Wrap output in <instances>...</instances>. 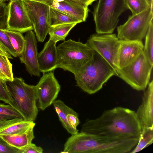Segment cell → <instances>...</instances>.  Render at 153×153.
<instances>
[{
  "label": "cell",
  "mask_w": 153,
  "mask_h": 153,
  "mask_svg": "<svg viewBox=\"0 0 153 153\" xmlns=\"http://www.w3.org/2000/svg\"><path fill=\"white\" fill-rule=\"evenodd\" d=\"M142 131L136 111L120 106L105 110L95 119L86 120L81 131L103 136L138 138Z\"/></svg>",
  "instance_id": "6da1fadb"
},
{
  "label": "cell",
  "mask_w": 153,
  "mask_h": 153,
  "mask_svg": "<svg viewBox=\"0 0 153 153\" xmlns=\"http://www.w3.org/2000/svg\"><path fill=\"white\" fill-rule=\"evenodd\" d=\"M139 138L78 132L68 139L64 147L68 153H130L137 145Z\"/></svg>",
  "instance_id": "7a4b0ae2"
},
{
  "label": "cell",
  "mask_w": 153,
  "mask_h": 153,
  "mask_svg": "<svg viewBox=\"0 0 153 153\" xmlns=\"http://www.w3.org/2000/svg\"><path fill=\"white\" fill-rule=\"evenodd\" d=\"M74 75L77 85L90 94L99 91L112 76H116L111 66L95 51L92 58Z\"/></svg>",
  "instance_id": "3957f363"
},
{
  "label": "cell",
  "mask_w": 153,
  "mask_h": 153,
  "mask_svg": "<svg viewBox=\"0 0 153 153\" xmlns=\"http://www.w3.org/2000/svg\"><path fill=\"white\" fill-rule=\"evenodd\" d=\"M6 83L12 106L20 113L24 120L34 122L38 113L35 85H28L22 78L16 77Z\"/></svg>",
  "instance_id": "277c9868"
},
{
  "label": "cell",
  "mask_w": 153,
  "mask_h": 153,
  "mask_svg": "<svg viewBox=\"0 0 153 153\" xmlns=\"http://www.w3.org/2000/svg\"><path fill=\"white\" fill-rule=\"evenodd\" d=\"M56 47L57 68L74 74L92 58L94 53V51L86 43L71 39L64 41Z\"/></svg>",
  "instance_id": "5b68a950"
},
{
  "label": "cell",
  "mask_w": 153,
  "mask_h": 153,
  "mask_svg": "<svg viewBox=\"0 0 153 153\" xmlns=\"http://www.w3.org/2000/svg\"><path fill=\"white\" fill-rule=\"evenodd\" d=\"M128 9L125 0H99L93 13L96 33H112L119 17Z\"/></svg>",
  "instance_id": "8992f818"
},
{
  "label": "cell",
  "mask_w": 153,
  "mask_h": 153,
  "mask_svg": "<svg viewBox=\"0 0 153 153\" xmlns=\"http://www.w3.org/2000/svg\"><path fill=\"white\" fill-rule=\"evenodd\" d=\"M153 66L143 52L130 64L119 69L117 76L133 89L143 90L149 82Z\"/></svg>",
  "instance_id": "52a82bcc"
},
{
  "label": "cell",
  "mask_w": 153,
  "mask_h": 153,
  "mask_svg": "<svg viewBox=\"0 0 153 153\" xmlns=\"http://www.w3.org/2000/svg\"><path fill=\"white\" fill-rule=\"evenodd\" d=\"M153 19V9L150 7L138 14L130 16L124 24L117 27V37L121 40L142 41Z\"/></svg>",
  "instance_id": "ba28073f"
},
{
  "label": "cell",
  "mask_w": 153,
  "mask_h": 153,
  "mask_svg": "<svg viewBox=\"0 0 153 153\" xmlns=\"http://www.w3.org/2000/svg\"><path fill=\"white\" fill-rule=\"evenodd\" d=\"M86 43L109 63L117 76V59L120 39L116 34L94 33L90 36Z\"/></svg>",
  "instance_id": "9c48e42d"
},
{
  "label": "cell",
  "mask_w": 153,
  "mask_h": 153,
  "mask_svg": "<svg viewBox=\"0 0 153 153\" xmlns=\"http://www.w3.org/2000/svg\"><path fill=\"white\" fill-rule=\"evenodd\" d=\"M31 21L36 37L43 42L50 27L49 6L39 2L22 0Z\"/></svg>",
  "instance_id": "30bf717a"
},
{
  "label": "cell",
  "mask_w": 153,
  "mask_h": 153,
  "mask_svg": "<svg viewBox=\"0 0 153 153\" xmlns=\"http://www.w3.org/2000/svg\"><path fill=\"white\" fill-rule=\"evenodd\" d=\"M35 86L36 105L42 111L53 104L60 90V86L52 71L43 73Z\"/></svg>",
  "instance_id": "8fae6325"
},
{
  "label": "cell",
  "mask_w": 153,
  "mask_h": 153,
  "mask_svg": "<svg viewBox=\"0 0 153 153\" xmlns=\"http://www.w3.org/2000/svg\"><path fill=\"white\" fill-rule=\"evenodd\" d=\"M6 29L22 33L33 30L31 21L22 0H10L8 4Z\"/></svg>",
  "instance_id": "7c38bea8"
},
{
  "label": "cell",
  "mask_w": 153,
  "mask_h": 153,
  "mask_svg": "<svg viewBox=\"0 0 153 153\" xmlns=\"http://www.w3.org/2000/svg\"><path fill=\"white\" fill-rule=\"evenodd\" d=\"M24 37L25 45L23 51L19 56L20 61L25 64L30 74L39 77L41 72L38 63V53L35 33L33 30L28 31L26 32Z\"/></svg>",
  "instance_id": "4fadbf2b"
},
{
  "label": "cell",
  "mask_w": 153,
  "mask_h": 153,
  "mask_svg": "<svg viewBox=\"0 0 153 153\" xmlns=\"http://www.w3.org/2000/svg\"><path fill=\"white\" fill-rule=\"evenodd\" d=\"M143 47L142 41L120 39L117 59L118 69L125 67L134 61L143 52Z\"/></svg>",
  "instance_id": "5bb4252c"
},
{
  "label": "cell",
  "mask_w": 153,
  "mask_h": 153,
  "mask_svg": "<svg viewBox=\"0 0 153 153\" xmlns=\"http://www.w3.org/2000/svg\"><path fill=\"white\" fill-rule=\"evenodd\" d=\"M144 91L141 104L136 112L142 129L153 128V80L149 82Z\"/></svg>",
  "instance_id": "9a60e30c"
},
{
  "label": "cell",
  "mask_w": 153,
  "mask_h": 153,
  "mask_svg": "<svg viewBox=\"0 0 153 153\" xmlns=\"http://www.w3.org/2000/svg\"><path fill=\"white\" fill-rule=\"evenodd\" d=\"M56 44L49 39L38 53V61L41 72L47 73L57 68L58 54Z\"/></svg>",
  "instance_id": "2e32d148"
},
{
  "label": "cell",
  "mask_w": 153,
  "mask_h": 153,
  "mask_svg": "<svg viewBox=\"0 0 153 153\" xmlns=\"http://www.w3.org/2000/svg\"><path fill=\"white\" fill-rule=\"evenodd\" d=\"M63 7L64 13L81 22H85L88 17V6L71 0H63L58 2Z\"/></svg>",
  "instance_id": "e0dca14e"
},
{
  "label": "cell",
  "mask_w": 153,
  "mask_h": 153,
  "mask_svg": "<svg viewBox=\"0 0 153 153\" xmlns=\"http://www.w3.org/2000/svg\"><path fill=\"white\" fill-rule=\"evenodd\" d=\"M33 128L21 134L0 135V136L11 146L21 150L31 143L35 138Z\"/></svg>",
  "instance_id": "ac0fdd59"
},
{
  "label": "cell",
  "mask_w": 153,
  "mask_h": 153,
  "mask_svg": "<svg viewBox=\"0 0 153 153\" xmlns=\"http://www.w3.org/2000/svg\"><path fill=\"white\" fill-rule=\"evenodd\" d=\"M53 104L59 120L64 128L72 135L77 133L78 130L74 129L70 125L68 121L67 117V115L70 113H78L60 100H55Z\"/></svg>",
  "instance_id": "d6986e66"
},
{
  "label": "cell",
  "mask_w": 153,
  "mask_h": 153,
  "mask_svg": "<svg viewBox=\"0 0 153 153\" xmlns=\"http://www.w3.org/2000/svg\"><path fill=\"white\" fill-rule=\"evenodd\" d=\"M77 24L70 23L50 26L48 32L49 39L56 43L65 40L70 30Z\"/></svg>",
  "instance_id": "ffe728a7"
},
{
  "label": "cell",
  "mask_w": 153,
  "mask_h": 153,
  "mask_svg": "<svg viewBox=\"0 0 153 153\" xmlns=\"http://www.w3.org/2000/svg\"><path fill=\"white\" fill-rule=\"evenodd\" d=\"M35 123L33 121L24 120L15 123L0 131V135H14L24 133L32 127Z\"/></svg>",
  "instance_id": "44dd1931"
},
{
  "label": "cell",
  "mask_w": 153,
  "mask_h": 153,
  "mask_svg": "<svg viewBox=\"0 0 153 153\" xmlns=\"http://www.w3.org/2000/svg\"><path fill=\"white\" fill-rule=\"evenodd\" d=\"M49 22L50 26L70 23L81 22L71 16L58 11L49 6Z\"/></svg>",
  "instance_id": "7402d4cb"
},
{
  "label": "cell",
  "mask_w": 153,
  "mask_h": 153,
  "mask_svg": "<svg viewBox=\"0 0 153 153\" xmlns=\"http://www.w3.org/2000/svg\"><path fill=\"white\" fill-rule=\"evenodd\" d=\"M8 36L11 44L16 51L17 56L22 54L25 48V39L24 37L19 32L3 29Z\"/></svg>",
  "instance_id": "603a6c76"
},
{
  "label": "cell",
  "mask_w": 153,
  "mask_h": 153,
  "mask_svg": "<svg viewBox=\"0 0 153 153\" xmlns=\"http://www.w3.org/2000/svg\"><path fill=\"white\" fill-rule=\"evenodd\" d=\"M153 142V128H144L142 129L137 145L130 153H134L139 152L151 144Z\"/></svg>",
  "instance_id": "cb8c5ba5"
},
{
  "label": "cell",
  "mask_w": 153,
  "mask_h": 153,
  "mask_svg": "<svg viewBox=\"0 0 153 153\" xmlns=\"http://www.w3.org/2000/svg\"><path fill=\"white\" fill-rule=\"evenodd\" d=\"M145 38L143 52L150 63L153 65V19L151 22Z\"/></svg>",
  "instance_id": "d4e9b609"
},
{
  "label": "cell",
  "mask_w": 153,
  "mask_h": 153,
  "mask_svg": "<svg viewBox=\"0 0 153 153\" xmlns=\"http://www.w3.org/2000/svg\"><path fill=\"white\" fill-rule=\"evenodd\" d=\"M0 73L6 81L13 78L12 65L6 56L0 54Z\"/></svg>",
  "instance_id": "484cf974"
},
{
  "label": "cell",
  "mask_w": 153,
  "mask_h": 153,
  "mask_svg": "<svg viewBox=\"0 0 153 153\" xmlns=\"http://www.w3.org/2000/svg\"><path fill=\"white\" fill-rule=\"evenodd\" d=\"M132 15L138 14L150 7L147 0H125Z\"/></svg>",
  "instance_id": "4316f807"
},
{
  "label": "cell",
  "mask_w": 153,
  "mask_h": 153,
  "mask_svg": "<svg viewBox=\"0 0 153 153\" xmlns=\"http://www.w3.org/2000/svg\"><path fill=\"white\" fill-rule=\"evenodd\" d=\"M0 44L11 56L17 57L8 36L2 29H0Z\"/></svg>",
  "instance_id": "83f0119b"
},
{
  "label": "cell",
  "mask_w": 153,
  "mask_h": 153,
  "mask_svg": "<svg viewBox=\"0 0 153 153\" xmlns=\"http://www.w3.org/2000/svg\"><path fill=\"white\" fill-rule=\"evenodd\" d=\"M0 114L9 115L15 118H18L23 119L20 114L16 109L11 105H6L0 103Z\"/></svg>",
  "instance_id": "f1b7e54d"
},
{
  "label": "cell",
  "mask_w": 153,
  "mask_h": 153,
  "mask_svg": "<svg viewBox=\"0 0 153 153\" xmlns=\"http://www.w3.org/2000/svg\"><path fill=\"white\" fill-rule=\"evenodd\" d=\"M6 82L0 80V100L12 105V101Z\"/></svg>",
  "instance_id": "f546056e"
},
{
  "label": "cell",
  "mask_w": 153,
  "mask_h": 153,
  "mask_svg": "<svg viewBox=\"0 0 153 153\" xmlns=\"http://www.w3.org/2000/svg\"><path fill=\"white\" fill-rule=\"evenodd\" d=\"M8 15V4L0 3V29L6 28Z\"/></svg>",
  "instance_id": "4dcf8cb0"
},
{
  "label": "cell",
  "mask_w": 153,
  "mask_h": 153,
  "mask_svg": "<svg viewBox=\"0 0 153 153\" xmlns=\"http://www.w3.org/2000/svg\"><path fill=\"white\" fill-rule=\"evenodd\" d=\"M0 153H21L20 150L13 147L0 136Z\"/></svg>",
  "instance_id": "1f68e13d"
},
{
  "label": "cell",
  "mask_w": 153,
  "mask_h": 153,
  "mask_svg": "<svg viewBox=\"0 0 153 153\" xmlns=\"http://www.w3.org/2000/svg\"><path fill=\"white\" fill-rule=\"evenodd\" d=\"M43 152L41 147L32 143L20 150L21 153H42Z\"/></svg>",
  "instance_id": "d6a6232c"
},
{
  "label": "cell",
  "mask_w": 153,
  "mask_h": 153,
  "mask_svg": "<svg viewBox=\"0 0 153 153\" xmlns=\"http://www.w3.org/2000/svg\"><path fill=\"white\" fill-rule=\"evenodd\" d=\"M78 117V114L73 113L68 114L67 117L68 123L75 130H77L76 127L80 123Z\"/></svg>",
  "instance_id": "836d02e7"
},
{
  "label": "cell",
  "mask_w": 153,
  "mask_h": 153,
  "mask_svg": "<svg viewBox=\"0 0 153 153\" xmlns=\"http://www.w3.org/2000/svg\"><path fill=\"white\" fill-rule=\"evenodd\" d=\"M23 120V119L16 118L0 122V131L15 123Z\"/></svg>",
  "instance_id": "e575fe53"
},
{
  "label": "cell",
  "mask_w": 153,
  "mask_h": 153,
  "mask_svg": "<svg viewBox=\"0 0 153 153\" xmlns=\"http://www.w3.org/2000/svg\"><path fill=\"white\" fill-rule=\"evenodd\" d=\"M77 3L88 6L96 0H71Z\"/></svg>",
  "instance_id": "d590c367"
},
{
  "label": "cell",
  "mask_w": 153,
  "mask_h": 153,
  "mask_svg": "<svg viewBox=\"0 0 153 153\" xmlns=\"http://www.w3.org/2000/svg\"><path fill=\"white\" fill-rule=\"evenodd\" d=\"M0 54L6 56L10 59H12V56L0 44Z\"/></svg>",
  "instance_id": "8d00e7d4"
},
{
  "label": "cell",
  "mask_w": 153,
  "mask_h": 153,
  "mask_svg": "<svg viewBox=\"0 0 153 153\" xmlns=\"http://www.w3.org/2000/svg\"><path fill=\"white\" fill-rule=\"evenodd\" d=\"M31 1H33L40 2L41 3H43L49 5V6H51L53 0H27Z\"/></svg>",
  "instance_id": "74e56055"
},
{
  "label": "cell",
  "mask_w": 153,
  "mask_h": 153,
  "mask_svg": "<svg viewBox=\"0 0 153 153\" xmlns=\"http://www.w3.org/2000/svg\"><path fill=\"white\" fill-rule=\"evenodd\" d=\"M13 118H15L10 116L0 114V122Z\"/></svg>",
  "instance_id": "f35d334b"
},
{
  "label": "cell",
  "mask_w": 153,
  "mask_h": 153,
  "mask_svg": "<svg viewBox=\"0 0 153 153\" xmlns=\"http://www.w3.org/2000/svg\"><path fill=\"white\" fill-rule=\"evenodd\" d=\"M151 8L153 9V0H147Z\"/></svg>",
  "instance_id": "ab89813d"
},
{
  "label": "cell",
  "mask_w": 153,
  "mask_h": 153,
  "mask_svg": "<svg viewBox=\"0 0 153 153\" xmlns=\"http://www.w3.org/2000/svg\"><path fill=\"white\" fill-rule=\"evenodd\" d=\"M0 80L5 81H7L5 79L3 78V77L2 76L1 74L0 73Z\"/></svg>",
  "instance_id": "60d3db41"
},
{
  "label": "cell",
  "mask_w": 153,
  "mask_h": 153,
  "mask_svg": "<svg viewBox=\"0 0 153 153\" xmlns=\"http://www.w3.org/2000/svg\"><path fill=\"white\" fill-rule=\"evenodd\" d=\"M8 0H0V3H3Z\"/></svg>",
  "instance_id": "b9f144b4"
}]
</instances>
